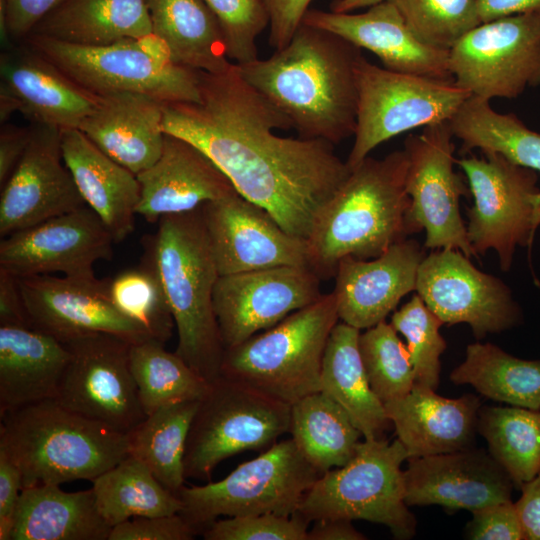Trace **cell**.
Instances as JSON below:
<instances>
[{"label":"cell","instance_id":"cell-1","mask_svg":"<svg viewBox=\"0 0 540 540\" xmlns=\"http://www.w3.org/2000/svg\"><path fill=\"white\" fill-rule=\"evenodd\" d=\"M162 128L202 150L236 191L306 240L325 203L351 169L321 139L289 138V119L241 75L199 71V101L164 104Z\"/></svg>","mask_w":540,"mask_h":540},{"label":"cell","instance_id":"cell-2","mask_svg":"<svg viewBox=\"0 0 540 540\" xmlns=\"http://www.w3.org/2000/svg\"><path fill=\"white\" fill-rule=\"evenodd\" d=\"M361 56V48L339 35L302 23L270 57L237 65L300 138L338 144L355 132Z\"/></svg>","mask_w":540,"mask_h":540},{"label":"cell","instance_id":"cell-3","mask_svg":"<svg viewBox=\"0 0 540 540\" xmlns=\"http://www.w3.org/2000/svg\"><path fill=\"white\" fill-rule=\"evenodd\" d=\"M404 149L382 159L366 157L317 215L306 239L308 266L320 277L335 276L351 256L372 259L413 234L406 191Z\"/></svg>","mask_w":540,"mask_h":540},{"label":"cell","instance_id":"cell-4","mask_svg":"<svg viewBox=\"0 0 540 540\" xmlns=\"http://www.w3.org/2000/svg\"><path fill=\"white\" fill-rule=\"evenodd\" d=\"M143 237L142 261L161 282L178 343L176 353L208 383L221 376L224 345L213 305L219 277L201 209L162 217Z\"/></svg>","mask_w":540,"mask_h":540},{"label":"cell","instance_id":"cell-5","mask_svg":"<svg viewBox=\"0 0 540 540\" xmlns=\"http://www.w3.org/2000/svg\"><path fill=\"white\" fill-rule=\"evenodd\" d=\"M0 419V449L19 468L23 488L93 481L129 455L128 434L55 398L7 411Z\"/></svg>","mask_w":540,"mask_h":540},{"label":"cell","instance_id":"cell-6","mask_svg":"<svg viewBox=\"0 0 540 540\" xmlns=\"http://www.w3.org/2000/svg\"><path fill=\"white\" fill-rule=\"evenodd\" d=\"M338 320L335 295L322 294L275 326L225 349L221 376L292 405L320 391L323 355Z\"/></svg>","mask_w":540,"mask_h":540},{"label":"cell","instance_id":"cell-7","mask_svg":"<svg viewBox=\"0 0 540 540\" xmlns=\"http://www.w3.org/2000/svg\"><path fill=\"white\" fill-rule=\"evenodd\" d=\"M407 459L398 439L360 441L348 463L324 472L314 482L296 513L309 523L323 519L379 523L395 538L410 539L416 520L405 502L401 464Z\"/></svg>","mask_w":540,"mask_h":540},{"label":"cell","instance_id":"cell-8","mask_svg":"<svg viewBox=\"0 0 540 540\" xmlns=\"http://www.w3.org/2000/svg\"><path fill=\"white\" fill-rule=\"evenodd\" d=\"M20 43L97 96L139 93L164 104L199 101V71L154 57L142 37L88 47L29 34Z\"/></svg>","mask_w":540,"mask_h":540},{"label":"cell","instance_id":"cell-9","mask_svg":"<svg viewBox=\"0 0 540 540\" xmlns=\"http://www.w3.org/2000/svg\"><path fill=\"white\" fill-rule=\"evenodd\" d=\"M322 475L300 452L293 439L283 440L260 456L242 463L228 476L178 492L181 514L201 535L220 516L263 513L294 515L314 482Z\"/></svg>","mask_w":540,"mask_h":540},{"label":"cell","instance_id":"cell-10","mask_svg":"<svg viewBox=\"0 0 540 540\" xmlns=\"http://www.w3.org/2000/svg\"><path fill=\"white\" fill-rule=\"evenodd\" d=\"M291 405L220 376L199 400L189 430L185 478L209 480L223 460L265 451L290 428Z\"/></svg>","mask_w":540,"mask_h":540},{"label":"cell","instance_id":"cell-11","mask_svg":"<svg viewBox=\"0 0 540 540\" xmlns=\"http://www.w3.org/2000/svg\"><path fill=\"white\" fill-rule=\"evenodd\" d=\"M358 91L354 143L346 163H361L379 144L417 127L449 122L471 96L454 81L398 73L370 63L356 65Z\"/></svg>","mask_w":540,"mask_h":540},{"label":"cell","instance_id":"cell-12","mask_svg":"<svg viewBox=\"0 0 540 540\" xmlns=\"http://www.w3.org/2000/svg\"><path fill=\"white\" fill-rule=\"evenodd\" d=\"M482 153L456 159L474 200L467 210V237L476 258L495 250L508 271L516 247H530L540 226L538 177L499 153Z\"/></svg>","mask_w":540,"mask_h":540},{"label":"cell","instance_id":"cell-13","mask_svg":"<svg viewBox=\"0 0 540 540\" xmlns=\"http://www.w3.org/2000/svg\"><path fill=\"white\" fill-rule=\"evenodd\" d=\"M454 82L473 96L516 98L540 85V15L483 22L449 50Z\"/></svg>","mask_w":540,"mask_h":540},{"label":"cell","instance_id":"cell-14","mask_svg":"<svg viewBox=\"0 0 540 540\" xmlns=\"http://www.w3.org/2000/svg\"><path fill=\"white\" fill-rule=\"evenodd\" d=\"M62 343L70 359L55 399L73 412L128 434L147 416L130 368L132 342L93 333Z\"/></svg>","mask_w":540,"mask_h":540},{"label":"cell","instance_id":"cell-15","mask_svg":"<svg viewBox=\"0 0 540 540\" xmlns=\"http://www.w3.org/2000/svg\"><path fill=\"white\" fill-rule=\"evenodd\" d=\"M453 137L449 122H441L405 140L409 222L414 233L425 230V248L458 249L471 258L476 256L459 207L461 196L469 197L471 193L462 175L453 168Z\"/></svg>","mask_w":540,"mask_h":540},{"label":"cell","instance_id":"cell-16","mask_svg":"<svg viewBox=\"0 0 540 540\" xmlns=\"http://www.w3.org/2000/svg\"><path fill=\"white\" fill-rule=\"evenodd\" d=\"M416 293L444 323H466L478 340L517 325L521 311L498 277L480 271L458 249H436L420 263Z\"/></svg>","mask_w":540,"mask_h":540},{"label":"cell","instance_id":"cell-17","mask_svg":"<svg viewBox=\"0 0 540 540\" xmlns=\"http://www.w3.org/2000/svg\"><path fill=\"white\" fill-rule=\"evenodd\" d=\"M113 243L99 216L84 205L1 238L0 270L16 278L62 273L95 279L94 265L112 258Z\"/></svg>","mask_w":540,"mask_h":540},{"label":"cell","instance_id":"cell-18","mask_svg":"<svg viewBox=\"0 0 540 540\" xmlns=\"http://www.w3.org/2000/svg\"><path fill=\"white\" fill-rule=\"evenodd\" d=\"M320 277L309 266H279L219 275L214 311L225 349L269 329L321 295Z\"/></svg>","mask_w":540,"mask_h":540},{"label":"cell","instance_id":"cell-19","mask_svg":"<svg viewBox=\"0 0 540 540\" xmlns=\"http://www.w3.org/2000/svg\"><path fill=\"white\" fill-rule=\"evenodd\" d=\"M200 209L219 275L308 266L306 240L285 231L265 208L237 191Z\"/></svg>","mask_w":540,"mask_h":540},{"label":"cell","instance_id":"cell-20","mask_svg":"<svg viewBox=\"0 0 540 540\" xmlns=\"http://www.w3.org/2000/svg\"><path fill=\"white\" fill-rule=\"evenodd\" d=\"M17 279L31 327L61 342L93 333L118 335L132 343L152 338L113 305L108 279L52 275Z\"/></svg>","mask_w":540,"mask_h":540},{"label":"cell","instance_id":"cell-21","mask_svg":"<svg viewBox=\"0 0 540 540\" xmlns=\"http://www.w3.org/2000/svg\"><path fill=\"white\" fill-rule=\"evenodd\" d=\"M31 129L23 157L1 186V238L86 205L64 162L61 130Z\"/></svg>","mask_w":540,"mask_h":540},{"label":"cell","instance_id":"cell-22","mask_svg":"<svg viewBox=\"0 0 540 540\" xmlns=\"http://www.w3.org/2000/svg\"><path fill=\"white\" fill-rule=\"evenodd\" d=\"M0 57V122L19 112L33 124L79 129L97 105L94 95L23 43Z\"/></svg>","mask_w":540,"mask_h":540},{"label":"cell","instance_id":"cell-23","mask_svg":"<svg viewBox=\"0 0 540 540\" xmlns=\"http://www.w3.org/2000/svg\"><path fill=\"white\" fill-rule=\"evenodd\" d=\"M405 502L473 512L511 500L514 483L489 451L474 447L409 458Z\"/></svg>","mask_w":540,"mask_h":540},{"label":"cell","instance_id":"cell-24","mask_svg":"<svg viewBox=\"0 0 540 540\" xmlns=\"http://www.w3.org/2000/svg\"><path fill=\"white\" fill-rule=\"evenodd\" d=\"M425 249L406 238L372 259L343 258L333 290L339 319L359 330L385 321L400 300L415 291Z\"/></svg>","mask_w":540,"mask_h":540},{"label":"cell","instance_id":"cell-25","mask_svg":"<svg viewBox=\"0 0 540 540\" xmlns=\"http://www.w3.org/2000/svg\"><path fill=\"white\" fill-rule=\"evenodd\" d=\"M302 23L335 33L371 51L390 71L454 81L449 50L422 42L388 0L359 14L309 9Z\"/></svg>","mask_w":540,"mask_h":540},{"label":"cell","instance_id":"cell-26","mask_svg":"<svg viewBox=\"0 0 540 540\" xmlns=\"http://www.w3.org/2000/svg\"><path fill=\"white\" fill-rule=\"evenodd\" d=\"M136 176L140 184L137 215L152 224L164 216L194 211L236 191L202 150L168 133L157 161Z\"/></svg>","mask_w":540,"mask_h":540},{"label":"cell","instance_id":"cell-27","mask_svg":"<svg viewBox=\"0 0 540 540\" xmlns=\"http://www.w3.org/2000/svg\"><path fill=\"white\" fill-rule=\"evenodd\" d=\"M384 408L408 459L474 447L480 409L476 395L451 399L414 384Z\"/></svg>","mask_w":540,"mask_h":540},{"label":"cell","instance_id":"cell-28","mask_svg":"<svg viewBox=\"0 0 540 540\" xmlns=\"http://www.w3.org/2000/svg\"><path fill=\"white\" fill-rule=\"evenodd\" d=\"M164 103L139 93L99 96L79 129L105 154L135 175L161 155Z\"/></svg>","mask_w":540,"mask_h":540},{"label":"cell","instance_id":"cell-29","mask_svg":"<svg viewBox=\"0 0 540 540\" xmlns=\"http://www.w3.org/2000/svg\"><path fill=\"white\" fill-rule=\"evenodd\" d=\"M64 162L85 202L115 243L135 228L140 200L137 176L99 149L80 129L61 130Z\"/></svg>","mask_w":540,"mask_h":540},{"label":"cell","instance_id":"cell-30","mask_svg":"<svg viewBox=\"0 0 540 540\" xmlns=\"http://www.w3.org/2000/svg\"><path fill=\"white\" fill-rule=\"evenodd\" d=\"M69 359L66 345L47 333L0 325V415L56 398Z\"/></svg>","mask_w":540,"mask_h":540},{"label":"cell","instance_id":"cell-31","mask_svg":"<svg viewBox=\"0 0 540 540\" xmlns=\"http://www.w3.org/2000/svg\"><path fill=\"white\" fill-rule=\"evenodd\" d=\"M92 488L66 492L60 485L23 488L11 540H108Z\"/></svg>","mask_w":540,"mask_h":540},{"label":"cell","instance_id":"cell-32","mask_svg":"<svg viewBox=\"0 0 540 540\" xmlns=\"http://www.w3.org/2000/svg\"><path fill=\"white\" fill-rule=\"evenodd\" d=\"M150 33L145 0H62L30 34L95 47Z\"/></svg>","mask_w":540,"mask_h":540},{"label":"cell","instance_id":"cell-33","mask_svg":"<svg viewBox=\"0 0 540 540\" xmlns=\"http://www.w3.org/2000/svg\"><path fill=\"white\" fill-rule=\"evenodd\" d=\"M359 335V329L344 322L335 325L322 359L320 391L346 411L365 439H382L391 422L370 387Z\"/></svg>","mask_w":540,"mask_h":540},{"label":"cell","instance_id":"cell-34","mask_svg":"<svg viewBox=\"0 0 540 540\" xmlns=\"http://www.w3.org/2000/svg\"><path fill=\"white\" fill-rule=\"evenodd\" d=\"M152 33L168 47L175 63L216 73L231 63L221 28L203 0H145Z\"/></svg>","mask_w":540,"mask_h":540},{"label":"cell","instance_id":"cell-35","mask_svg":"<svg viewBox=\"0 0 540 540\" xmlns=\"http://www.w3.org/2000/svg\"><path fill=\"white\" fill-rule=\"evenodd\" d=\"M289 432L303 456L322 474L348 463L362 436L346 411L321 391L291 405Z\"/></svg>","mask_w":540,"mask_h":540},{"label":"cell","instance_id":"cell-36","mask_svg":"<svg viewBox=\"0 0 540 540\" xmlns=\"http://www.w3.org/2000/svg\"><path fill=\"white\" fill-rule=\"evenodd\" d=\"M450 380L494 401L540 410V360L517 358L492 343L469 344Z\"/></svg>","mask_w":540,"mask_h":540},{"label":"cell","instance_id":"cell-37","mask_svg":"<svg viewBox=\"0 0 540 540\" xmlns=\"http://www.w3.org/2000/svg\"><path fill=\"white\" fill-rule=\"evenodd\" d=\"M92 490L97 508L111 528L134 517L171 515L183 508L179 496L132 455L95 478Z\"/></svg>","mask_w":540,"mask_h":540},{"label":"cell","instance_id":"cell-38","mask_svg":"<svg viewBox=\"0 0 540 540\" xmlns=\"http://www.w3.org/2000/svg\"><path fill=\"white\" fill-rule=\"evenodd\" d=\"M461 153L478 148L496 152L512 163L540 172V133L525 126L514 114L493 110L490 100L471 95L449 121Z\"/></svg>","mask_w":540,"mask_h":540},{"label":"cell","instance_id":"cell-39","mask_svg":"<svg viewBox=\"0 0 540 540\" xmlns=\"http://www.w3.org/2000/svg\"><path fill=\"white\" fill-rule=\"evenodd\" d=\"M199 400L163 405L128 433L129 455L141 460L168 490L184 486V455Z\"/></svg>","mask_w":540,"mask_h":540},{"label":"cell","instance_id":"cell-40","mask_svg":"<svg viewBox=\"0 0 540 540\" xmlns=\"http://www.w3.org/2000/svg\"><path fill=\"white\" fill-rule=\"evenodd\" d=\"M477 432L488 451L519 487L540 472V410L480 407Z\"/></svg>","mask_w":540,"mask_h":540},{"label":"cell","instance_id":"cell-41","mask_svg":"<svg viewBox=\"0 0 540 540\" xmlns=\"http://www.w3.org/2000/svg\"><path fill=\"white\" fill-rule=\"evenodd\" d=\"M129 360L146 415L166 404L200 400L208 390L209 383L157 339L132 343Z\"/></svg>","mask_w":540,"mask_h":540},{"label":"cell","instance_id":"cell-42","mask_svg":"<svg viewBox=\"0 0 540 540\" xmlns=\"http://www.w3.org/2000/svg\"><path fill=\"white\" fill-rule=\"evenodd\" d=\"M391 323L382 321L359 335V351L370 387L384 404L408 394L415 384L406 345Z\"/></svg>","mask_w":540,"mask_h":540},{"label":"cell","instance_id":"cell-43","mask_svg":"<svg viewBox=\"0 0 540 540\" xmlns=\"http://www.w3.org/2000/svg\"><path fill=\"white\" fill-rule=\"evenodd\" d=\"M111 302L123 315L147 330L163 343L172 335L174 319L163 287L145 262L108 279Z\"/></svg>","mask_w":540,"mask_h":540},{"label":"cell","instance_id":"cell-44","mask_svg":"<svg viewBox=\"0 0 540 540\" xmlns=\"http://www.w3.org/2000/svg\"><path fill=\"white\" fill-rule=\"evenodd\" d=\"M425 44L443 50L481 24L477 0H388Z\"/></svg>","mask_w":540,"mask_h":540},{"label":"cell","instance_id":"cell-45","mask_svg":"<svg viewBox=\"0 0 540 540\" xmlns=\"http://www.w3.org/2000/svg\"><path fill=\"white\" fill-rule=\"evenodd\" d=\"M390 323L406 339L415 384L435 390L440 382V357L447 347L439 331L444 323L417 293L392 314Z\"/></svg>","mask_w":540,"mask_h":540},{"label":"cell","instance_id":"cell-46","mask_svg":"<svg viewBox=\"0 0 540 540\" xmlns=\"http://www.w3.org/2000/svg\"><path fill=\"white\" fill-rule=\"evenodd\" d=\"M224 36L227 56L236 64L258 59L257 38L269 26L263 0H203Z\"/></svg>","mask_w":540,"mask_h":540},{"label":"cell","instance_id":"cell-47","mask_svg":"<svg viewBox=\"0 0 540 540\" xmlns=\"http://www.w3.org/2000/svg\"><path fill=\"white\" fill-rule=\"evenodd\" d=\"M308 526L297 513H263L217 519L202 536L205 540H307Z\"/></svg>","mask_w":540,"mask_h":540},{"label":"cell","instance_id":"cell-48","mask_svg":"<svg viewBox=\"0 0 540 540\" xmlns=\"http://www.w3.org/2000/svg\"><path fill=\"white\" fill-rule=\"evenodd\" d=\"M200 530L181 514L134 517L112 527L108 540H191Z\"/></svg>","mask_w":540,"mask_h":540},{"label":"cell","instance_id":"cell-49","mask_svg":"<svg viewBox=\"0 0 540 540\" xmlns=\"http://www.w3.org/2000/svg\"><path fill=\"white\" fill-rule=\"evenodd\" d=\"M465 532L473 540H525L518 512L511 500L477 509Z\"/></svg>","mask_w":540,"mask_h":540},{"label":"cell","instance_id":"cell-50","mask_svg":"<svg viewBox=\"0 0 540 540\" xmlns=\"http://www.w3.org/2000/svg\"><path fill=\"white\" fill-rule=\"evenodd\" d=\"M62 0H0L1 38L7 47L22 42Z\"/></svg>","mask_w":540,"mask_h":540},{"label":"cell","instance_id":"cell-51","mask_svg":"<svg viewBox=\"0 0 540 540\" xmlns=\"http://www.w3.org/2000/svg\"><path fill=\"white\" fill-rule=\"evenodd\" d=\"M312 0H263L269 16L268 43L275 50L285 47L302 24Z\"/></svg>","mask_w":540,"mask_h":540},{"label":"cell","instance_id":"cell-52","mask_svg":"<svg viewBox=\"0 0 540 540\" xmlns=\"http://www.w3.org/2000/svg\"><path fill=\"white\" fill-rule=\"evenodd\" d=\"M22 489L19 468L7 453L0 449V540H11Z\"/></svg>","mask_w":540,"mask_h":540},{"label":"cell","instance_id":"cell-53","mask_svg":"<svg viewBox=\"0 0 540 540\" xmlns=\"http://www.w3.org/2000/svg\"><path fill=\"white\" fill-rule=\"evenodd\" d=\"M32 129L7 122L0 130V187L8 180L23 157L31 139Z\"/></svg>","mask_w":540,"mask_h":540},{"label":"cell","instance_id":"cell-54","mask_svg":"<svg viewBox=\"0 0 540 540\" xmlns=\"http://www.w3.org/2000/svg\"><path fill=\"white\" fill-rule=\"evenodd\" d=\"M0 325L31 327L18 279L3 270H0Z\"/></svg>","mask_w":540,"mask_h":540},{"label":"cell","instance_id":"cell-55","mask_svg":"<svg viewBox=\"0 0 540 540\" xmlns=\"http://www.w3.org/2000/svg\"><path fill=\"white\" fill-rule=\"evenodd\" d=\"M520 489L521 497L515 506L525 540H540V472Z\"/></svg>","mask_w":540,"mask_h":540},{"label":"cell","instance_id":"cell-56","mask_svg":"<svg viewBox=\"0 0 540 540\" xmlns=\"http://www.w3.org/2000/svg\"><path fill=\"white\" fill-rule=\"evenodd\" d=\"M477 4L482 23L516 14L540 15V0H477Z\"/></svg>","mask_w":540,"mask_h":540},{"label":"cell","instance_id":"cell-57","mask_svg":"<svg viewBox=\"0 0 540 540\" xmlns=\"http://www.w3.org/2000/svg\"><path fill=\"white\" fill-rule=\"evenodd\" d=\"M366 536L355 529L352 521L323 519L314 521L308 529L307 540H365Z\"/></svg>","mask_w":540,"mask_h":540},{"label":"cell","instance_id":"cell-58","mask_svg":"<svg viewBox=\"0 0 540 540\" xmlns=\"http://www.w3.org/2000/svg\"><path fill=\"white\" fill-rule=\"evenodd\" d=\"M386 0H334L330 5V11L348 13L356 9L371 7Z\"/></svg>","mask_w":540,"mask_h":540}]
</instances>
